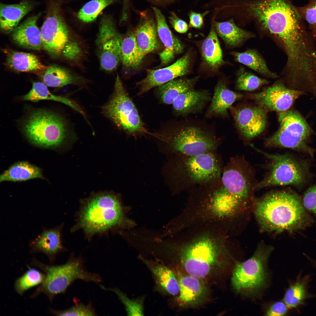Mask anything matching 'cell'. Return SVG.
<instances>
[{
    "mask_svg": "<svg viewBox=\"0 0 316 316\" xmlns=\"http://www.w3.org/2000/svg\"><path fill=\"white\" fill-rule=\"evenodd\" d=\"M255 213L262 229L292 231L307 226L310 220L300 197L287 191L269 193L256 202Z\"/></svg>",
    "mask_w": 316,
    "mask_h": 316,
    "instance_id": "obj_1",
    "label": "cell"
},
{
    "mask_svg": "<svg viewBox=\"0 0 316 316\" xmlns=\"http://www.w3.org/2000/svg\"><path fill=\"white\" fill-rule=\"evenodd\" d=\"M166 166V176L170 187L178 192L218 180L223 167L216 152L195 156L174 155Z\"/></svg>",
    "mask_w": 316,
    "mask_h": 316,
    "instance_id": "obj_2",
    "label": "cell"
},
{
    "mask_svg": "<svg viewBox=\"0 0 316 316\" xmlns=\"http://www.w3.org/2000/svg\"><path fill=\"white\" fill-rule=\"evenodd\" d=\"M208 228L185 237L179 245L181 261L185 270L189 275L199 279L209 274L224 248L223 238L217 231Z\"/></svg>",
    "mask_w": 316,
    "mask_h": 316,
    "instance_id": "obj_3",
    "label": "cell"
},
{
    "mask_svg": "<svg viewBox=\"0 0 316 316\" xmlns=\"http://www.w3.org/2000/svg\"><path fill=\"white\" fill-rule=\"evenodd\" d=\"M47 14L40 30L42 47L51 55H61L73 63H78L84 56V47L69 30L59 3L52 1Z\"/></svg>",
    "mask_w": 316,
    "mask_h": 316,
    "instance_id": "obj_4",
    "label": "cell"
},
{
    "mask_svg": "<svg viewBox=\"0 0 316 316\" xmlns=\"http://www.w3.org/2000/svg\"><path fill=\"white\" fill-rule=\"evenodd\" d=\"M251 14L282 44L306 28L295 7L286 0H264L252 4Z\"/></svg>",
    "mask_w": 316,
    "mask_h": 316,
    "instance_id": "obj_5",
    "label": "cell"
},
{
    "mask_svg": "<svg viewBox=\"0 0 316 316\" xmlns=\"http://www.w3.org/2000/svg\"><path fill=\"white\" fill-rule=\"evenodd\" d=\"M220 143L210 125L201 120L185 118L174 130L165 150L171 156H195L216 152Z\"/></svg>",
    "mask_w": 316,
    "mask_h": 316,
    "instance_id": "obj_6",
    "label": "cell"
},
{
    "mask_svg": "<svg viewBox=\"0 0 316 316\" xmlns=\"http://www.w3.org/2000/svg\"><path fill=\"white\" fill-rule=\"evenodd\" d=\"M32 263L45 275L44 280L33 293V297L42 293L52 300L56 295L64 292L76 279L95 282L101 281L98 275L87 271L82 260L77 258H71L65 263L60 265H46L35 259Z\"/></svg>",
    "mask_w": 316,
    "mask_h": 316,
    "instance_id": "obj_7",
    "label": "cell"
},
{
    "mask_svg": "<svg viewBox=\"0 0 316 316\" xmlns=\"http://www.w3.org/2000/svg\"><path fill=\"white\" fill-rule=\"evenodd\" d=\"M80 224L87 232H102L124 222L125 218L119 199L109 193L96 195L89 199L83 207Z\"/></svg>",
    "mask_w": 316,
    "mask_h": 316,
    "instance_id": "obj_8",
    "label": "cell"
},
{
    "mask_svg": "<svg viewBox=\"0 0 316 316\" xmlns=\"http://www.w3.org/2000/svg\"><path fill=\"white\" fill-rule=\"evenodd\" d=\"M65 124L59 115L46 110H37L26 118L22 129L33 144L43 147H54L61 144L66 139Z\"/></svg>",
    "mask_w": 316,
    "mask_h": 316,
    "instance_id": "obj_9",
    "label": "cell"
},
{
    "mask_svg": "<svg viewBox=\"0 0 316 316\" xmlns=\"http://www.w3.org/2000/svg\"><path fill=\"white\" fill-rule=\"evenodd\" d=\"M278 130L267 138L265 145L297 150L308 148L306 142L312 130L304 117L296 111L290 109L278 113Z\"/></svg>",
    "mask_w": 316,
    "mask_h": 316,
    "instance_id": "obj_10",
    "label": "cell"
},
{
    "mask_svg": "<svg viewBox=\"0 0 316 316\" xmlns=\"http://www.w3.org/2000/svg\"><path fill=\"white\" fill-rule=\"evenodd\" d=\"M103 110L106 115L117 126L129 133H147L135 104L118 75L112 96Z\"/></svg>",
    "mask_w": 316,
    "mask_h": 316,
    "instance_id": "obj_11",
    "label": "cell"
},
{
    "mask_svg": "<svg viewBox=\"0 0 316 316\" xmlns=\"http://www.w3.org/2000/svg\"><path fill=\"white\" fill-rule=\"evenodd\" d=\"M272 249L269 246L260 245L251 257L236 263L231 281L236 292L253 293L264 285L266 277L265 265Z\"/></svg>",
    "mask_w": 316,
    "mask_h": 316,
    "instance_id": "obj_12",
    "label": "cell"
},
{
    "mask_svg": "<svg viewBox=\"0 0 316 316\" xmlns=\"http://www.w3.org/2000/svg\"><path fill=\"white\" fill-rule=\"evenodd\" d=\"M248 175L236 159H231L223 167L216 188L227 202L239 208L249 197L251 187Z\"/></svg>",
    "mask_w": 316,
    "mask_h": 316,
    "instance_id": "obj_13",
    "label": "cell"
},
{
    "mask_svg": "<svg viewBox=\"0 0 316 316\" xmlns=\"http://www.w3.org/2000/svg\"><path fill=\"white\" fill-rule=\"evenodd\" d=\"M270 161L267 176L255 186L260 188L274 186L300 184L304 180L305 172L302 166L291 157L286 154H271L251 145Z\"/></svg>",
    "mask_w": 316,
    "mask_h": 316,
    "instance_id": "obj_14",
    "label": "cell"
},
{
    "mask_svg": "<svg viewBox=\"0 0 316 316\" xmlns=\"http://www.w3.org/2000/svg\"><path fill=\"white\" fill-rule=\"evenodd\" d=\"M122 37L110 16H103L100 21L96 44L101 68L110 71L121 61V45Z\"/></svg>",
    "mask_w": 316,
    "mask_h": 316,
    "instance_id": "obj_15",
    "label": "cell"
},
{
    "mask_svg": "<svg viewBox=\"0 0 316 316\" xmlns=\"http://www.w3.org/2000/svg\"><path fill=\"white\" fill-rule=\"evenodd\" d=\"M305 93L290 88L279 81L261 92L249 95L256 105L267 111L280 113L289 109L296 100Z\"/></svg>",
    "mask_w": 316,
    "mask_h": 316,
    "instance_id": "obj_16",
    "label": "cell"
},
{
    "mask_svg": "<svg viewBox=\"0 0 316 316\" xmlns=\"http://www.w3.org/2000/svg\"><path fill=\"white\" fill-rule=\"evenodd\" d=\"M236 126L241 135L247 140L258 136L267 124V111L261 107L244 105L230 109Z\"/></svg>",
    "mask_w": 316,
    "mask_h": 316,
    "instance_id": "obj_17",
    "label": "cell"
},
{
    "mask_svg": "<svg viewBox=\"0 0 316 316\" xmlns=\"http://www.w3.org/2000/svg\"><path fill=\"white\" fill-rule=\"evenodd\" d=\"M191 62L190 54L187 53L173 63L156 70H148L145 77L138 82L141 95L151 89L178 77L187 74L189 72Z\"/></svg>",
    "mask_w": 316,
    "mask_h": 316,
    "instance_id": "obj_18",
    "label": "cell"
},
{
    "mask_svg": "<svg viewBox=\"0 0 316 316\" xmlns=\"http://www.w3.org/2000/svg\"><path fill=\"white\" fill-rule=\"evenodd\" d=\"M134 32L142 61L146 55L159 47L156 22L149 12H140V20Z\"/></svg>",
    "mask_w": 316,
    "mask_h": 316,
    "instance_id": "obj_19",
    "label": "cell"
},
{
    "mask_svg": "<svg viewBox=\"0 0 316 316\" xmlns=\"http://www.w3.org/2000/svg\"><path fill=\"white\" fill-rule=\"evenodd\" d=\"M158 35L164 45L163 50L159 53L161 65H166L174 59L177 54L182 53L184 47L181 41L170 30L165 18L161 11L154 7Z\"/></svg>",
    "mask_w": 316,
    "mask_h": 316,
    "instance_id": "obj_20",
    "label": "cell"
},
{
    "mask_svg": "<svg viewBox=\"0 0 316 316\" xmlns=\"http://www.w3.org/2000/svg\"><path fill=\"white\" fill-rule=\"evenodd\" d=\"M61 229V225L51 229L43 227L41 233L29 241L30 253H44L50 262H54L57 255L63 249Z\"/></svg>",
    "mask_w": 316,
    "mask_h": 316,
    "instance_id": "obj_21",
    "label": "cell"
},
{
    "mask_svg": "<svg viewBox=\"0 0 316 316\" xmlns=\"http://www.w3.org/2000/svg\"><path fill=\"white\" fill-rule=\"evenodd\" d=\"M211 99L207 90H190L180 95L174 100L172 104L173 112L176 115L185 118L201 113Z\"/></svg>",
    "mask_w": 316,
    "mask_h": 316,
    "instance_id": "obj_22",
    "label": "cell"
},
{
    "mask_svg": "<svg viewBox=\"0 0 316 316\" xmlns=\"http://www.w3.org/2000/svg\"><path fill=\"white\" fill-rule=\"evenodd\" d=\"M243 97L242 94L230 90L225 82L219 81L215 88L205 117L207 118H227L228 110L233 104Z\"/></svg>",
    "mask_w": 316,
    "mask_h": 316,
    "instance_id": "obj_23",
    "label": "cell"
},
{
    "mask_svg": "<svg viewBox=\"0 0 316 316\" xmlns=\"http://www.w3.org/2000/svg\"><path fill=\"white\" fill-rule=\"evenodd\" d=\"M39 13L28 18L13 31V40L17 44L25 48L40 50L42 47L40 30L37 21Z\"/></svg>",
    "mask_w": 316,
    "mask_h": 316,
    "instance_id": "obj_24",
    "label": "cell"
},
{
    "mask_svg": "<svg viewBox=\"0 0 316 316\" xmlns=\"http://www.w3.org/2000/svg\"><path fill=\"white\" fill-rule=\"evenodd\" d=\"M34 4L29 0L23 1L14 4H5L1 3L0 5V25L2 31L8 33L18 26L20 20L31 11Z\"/></svg>",
    "mask_w": 316,
    "mask_h": 316,
    "instance_id": "obj_25",
    "label": "cell"
},
{
    "mask_svg": "<svg viewBox=\"0 0 316 316\" xmlns=\"http://www.w3.org/2000/svg\"><path fill=\"white\" fill-rule=\"evenodd\" d=\"M178 282L179 286L178 300L180 303L185 306L197 304L204 297L205 288L200 279L188 274L182 275L178 274Z\"/></svg>",
    "mask_w": 316,
    "mask_h": 316,
    "instance_id": "obj_26",
    "label": "cell"
},
{
    "mask_svg": "<svg viewBox=\"0 0 316 316\" xmlns=\"http://www.w3.org/2000/svg\"><path fill=\"white\" fill-rule=\"evenodd\" d=\"M198 78V77L175 78L158 86L157 95L163 103L172 104L180 95L194 89Z\"/></svg>",
    "mask_w": 316,
    "mask_h": 316,
    "instance_id": "obj_27",
    "label": "cell"
},
{
    "mask_svg": "<svg viewBox=\"0 0 316 316\" xmlns=\"http://www.w3.org/2000/svg\"><path fill=\"white\" fill-rule=\"evenodd\" d=\"M201 50L204 64L211 69H216L224 63L219 42L214 28L203 41Z\"/></svg>",
    "mask_w": 316,
    "mask_h": 316,
    "instance_id": "obj_28",
    "label": "cell"
},
{
    "mask_svg": "<svg viewBox=\"0 0 316 316\" xmlns=\"http://www.w3.org/2000/svg\"><path fill=\"white\" fill-rule=\"evenodd\" d=\"M44 83L52 87H61L69 84H78L83 78L66 68L57 66H48L42 76Z\"/></svg>",
    "mask_w": 316,
    "mask_h": 316,
    "instance_id": "obj_29",
    "label": "cell"
},
{
    "mask_svg": "<svg viewBox=\"0 0 316 316\" xmlns=\"http://www.w3.org/2000/svg\"><path fill=\"white\" fill-rule=\"evenodd\" d=\"M215 27L219 36L226 44L231 47L238 46L246 40L254 37L253 33L238 26L232 20L216 22Z\"/></svg>",
    "mask_w": 316,
    "mask_h": 316,
    "instance_id": "obj_30",
    "label": "cell"
},
{
    "mask_svg": "<svg viewBox=\"0 0 316 316\" xmlns=\"http://www.w3.org/2000/svg\"><path fill=\"white\" fill-rule=\"evenodd\" d=\"M6 63L10 68L23 72L45 70L48 67L43 65L35 55L17 51L8 53Z\"/></svg>",
    "mask_w": 316,
    "mask_h": 316,
    "instance_id": "obj_31",
    "label": "cell"
},
{
    "mask_svg": "<svg viewBox=\"0 0 316 316\" xmlns=\"http://www.w3.org/2000/svg\"><path fill=\"white\" fill-rule=\"evenodd\" d=\"M43 178L39 168L28 162H21L13 164L4 171L0 176V181H20Z\"/></svg>",
    "mask_w": 316,
    "mask_h": 316,
    "instance_id": "obj_32",
    "label": "cell"
},
{
    "mask_svg": "<svg viewBox=\"0 0 316 316\" xmlns=\"http://www.w3.org/2000/svg\"><path fill=\"white\" fill-rule=\"evenodd\" d=\"M237 61L265 76L272 78L278 77L268 68L262 56L256 50L248 49L243 52L232 53Z\"/></svg>",
    "mask_w": 316,
    "mask_h": 316,
    "instance_id": "obj_33",
    "label": "cell"
},
{
    "mask_svg": "<svg viewBox=\"0 0 316 316\" xmlns=\"http://www.w3.org/2000/svg\"><path fill=\"white\" fill-rule=\"evenodd\" d=\"M139 50L134 31L122 37L121 45V61L125 67L133 69L141 63Z\"/></svg>",
    "mask_w": 316,
    "mask_h": 316,
    "instance_id": "obj_34",
    "label": "cell"
},
{
    "mask_svg": "<svg viewBox=\"0 0 316 316\" xmlns=\"http://www.w3.org/2000/svg\"><path fill=\"white\" fill-rule=\"evenodd\" d=\"M23 100L33 102L41 100H49L57 101L67 105L85 115L83 112L74 103L66 98L56 96L51 93L47 85L40 82L34 83L31 90L22 97Z\"/></svg>",
    "mask_w": 316,
    "mask_h": 316,
    "instance_id": "obj_35",
    "label": "cell"
},
{
    "mask_svg": "<svg viewBox=\"0 0 316 316\" xmlns=\"http://www.w3.org/2000/svg\"><path fill=\"white\" fill-rule=\"evenodd\" d=\"M152 270L160 286L167 293L173 295L179 293L178 280L171 270L162 265L155 266Z\"/></svg>",
    "mask_w": 316,
    "mask_h": 316,
    "instance_id": "obj_36",
    "label": "cell"
},
{
    "mask_svg": "<svg viewBox=\"0 0 316 316\" xmlns=\"http://www.w3.org/2000/svg\"><path fill=\"white\" fill-rule=\"evenodd\" d=\"M116 0H91L86 3L78 13V19L89 23L95 21L101 12Z\"/></svg>",
    "mask_w": 316,
    "mask_h": 316,
    "instance_id": "obj_37",
    "label": "cell"
},
{
    "mask_svg": "<svg viewBox=\"0 0 316 316\" xmlns=\"http://www.w3.org/2000/svg\"><path fill=\"white\" fill-rule=\"evenodd\" d=\"M45 277L44 273L35 269L30 268L16 279L15 289L19 294L23 295L29 289L41 284Z\"/></svg>",
    "mask_w": 316,
    "mask_h": 316,
    "instance_id": "obj_38",
    "label": "cell"
},
{
    "mask_svg": "<svg viewBox=\"0 0 316 316\" xmlns=\"http://www.w3.org/2000/svg\"><path fill=\"white\" fill-rule=\"evenodd\" d=\"M241 70L236 84V88L239 90L253 91L269 83L266 79L259 78L243 70Z\"/></svg>",
    "mask_w": 316,
    "mask_h": 316,
    "instance_id": "obj_39",
    "label": "cell"
},
{
    "mask_svg": "<svg viewBox=\"0 0 316 316\" xmlns=\"http://www.w3.org/2000/svg\"><path fill=\"white\" fill-rule=\"evenodd\" d=\"M296 8L302 20L307 22L309 30L316 40V0H309L306 5Z\"/></svg>",
    "mask_w": 316,
    "mask_h": 316,
    "instance_id": "obj_40",
    "label": "cell"
},
{
    "mask_svg": "<svg viewBox=\"0 0 316 316\" xmlns=\"http://www.w3.org/2000/svg\"><path fill=\"white\" fill-rule=\"evenodd\" d=\"M305 294L303 284L297 282L286 291L284 298V302L289 308H295L302 303Z\"/></svg>",
    "mask_w": 316,
    "mask_h": 316,
    "instance_id": "obj_41",
    "label": "cell"
},
{
    "mask_svg": "<svg viewBox=\"0 0 316 316\" xmlns=\"http://www.w3.org/2000/svg\"><path fill=\"white\" fill-rule=\"evenodd\" d=\"M102 288L105 290L112 291L118 296L124 305L128 315H143V308L140 303L136 300L129 299L117 289L106 288L103 286Z\"/></svg>",
    "mask_w": 316,
    "mask_h": 316,
    "instance_id": "obj_42",
    "label": "cell"
},
{
    "mask_svg": "<svg viewBox=\"0 0 316 316\" xmlns=\"http://www.w3.org/2000/svg\"><path fill=\"white\" fill-rule=\"evenodd\" d=\"M52 314L57 316H93L96 313L92 308L89 305L79 304L69 309L57 310L51 309Z\"/></svg>",
    "mask_w": 316,
    "mask_h": 316,
    "instance_id": "obj_43",
    "label": "cell"
},
{
    "mask_svg": "<svg viewBox=\"0 0 316 316\" xmlns=\"http://www.w3.org/2000/svg\"><path fill=\"white\" fill-rule=\"evenodd\" d=\"M302 202L305 209L316 217V185L310 188L306 191Z\"/></svg>",
    "mask_w": 316,
    "mask_h": 316,
    "instance_id": "obj_44",
    "label": "cell"
},
{
    "mask_svg": "<svg viewBox=\"0 0 316 316\" xmlns=\"http://www.w3.org/2000/svg\"><path fill=\"white\" fill-rule=\"evenodd\" d=\"M169 19L171 24L177 32L184 33L188 30V26L187 23L179 18L174 12H171Z\"/></svg>",
    "mask_w": 316,
    "mask_h": 316,
    "instance_id": "obj_45",
    "label": "cell"
},
{
    "mask_svg": "<svg viewBox=\"0 0 316 316\" xmlns=\"http://www.w3.org/2000/svg\"><path fill=\"white\" fill-rule=\"evenodd\" d=\"M287 306L281 301H278L272 304L266 313V315L279 316L284 315L287 311Z\"/></svg>",
    "mask_w": 316,
    "mask_h": 316,
    "instance_id": "obj_46",
    "label": "cell"
},
{
    "mask_svg": "<svg viewBox=\"0 0 316 316\" xmlns=\"http://www.w3.org/2000/svg\"><path fill=\"white\" fill-rule=\"evenodd\" d=\"M208 12L202 14L196 13L191 11L189 15V26L191 27L200 28L203 23V17Z\"/></svg>",
    "mask_w": 316,
    "mask_h": 316,
    "instance_id": "obj_47",
    "label": "cell"
},
{
    "mask_svg": "<svg viewBox=\"0 0 316 316\" xmlns=\"http://www.w3.org/2000/svg\"><path fill=\"white\" fill-rule=\"evenodd\" d=\"M154 3L158 4H164L169 2L171 0H149Z\"/></svg>",
    "mask_w": 316,
    "mask_h": 316,
    "instance_id": "obj_48",
    "label": "cell"
}]
</instances>
